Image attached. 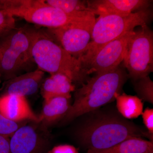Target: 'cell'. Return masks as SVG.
<instances>
[{"label":"cell","instance_id":"obj_26","mask_svg":"<svg viewBox=\"0 0 153 153\" xmlns=\"http://www.w3.org/2000/svg\"><path fill=\"white\" fill-rule=\"evenodd\" d=\"M3 10V4L2 0H0V10Z\"/></svg>","mask_w":153,"mask_h":153},{"label":"cell","instance_id":"obj_19","mask_svg":"<svg viewBox=\"0 0 153 153\" xmlns=\"http://www.w3.org/2000/svg\"><path fill=\"white\" fill-rule=\"evenodd\" d=\"M50 76L56 82L60 95L71 98V93L75 89V86L71 79L60 73L51 74Z\"/></svg>","mask_w":153,"mask_h":153},{"label":"cell","instance_id":"obj_12","mask_svg":"<svg viewBox=\"0 0 153 153\" xmlns=\"http://www.w3.org/2000/svg\"><path fill=\"white\" fill-rule=\"evenodd\" d=\"M44 71L37 69L4 81L0 88V96L14 94L25 97L33 95L41 88Z\"/></svg>","mask_w":153,"mask_h":153},{"label":"cell","instance_id":"obj_28","mask_svg":"<svg viewBox=\"0 0 153 153\" xmlns=\"http://www.w3.org/2000/svg\"><path fill=\"white\" fill-rule=\"evenodd\" d=\"M1 52H0V60H1Z\"/></svg>","mask_w":153,"mask_h":153},{"label":"cell","instance_id":"obj_9","mask_svg":"<svg viewBox=\"0 0 153 153\" xmlns=\"http://www.w3.org/2000/svg\"><path fill=\"white\" fill-rule=\"evenodd\" d=\"M49 139L46 126L40 122H28L10 137V153H43Z\"/></svg>","mask_w":153,"mask_h":153},{"label":"cell","instance_id":"obj_1","mask_svg":"<svg viewBox=\"0 0 153 153\" xmlns=\"http://www.w3.org/2000/svg\"><path fill=\"white\" fill-rule=\"evenodd\" d=\"M31 50L33 61L44 72L64 74L81 85L89 79L82 62L58 44L48 31L32 29Z\"/></svg>","mask_w":153,"mask_h":153},{"label":"cell","instance_id":"obj_5","mask_svg":"<svg viewBox=\"0 0 153 153\" xmlns=\"http://www.w3.org/2000/svg\"><path fill=\"white\" fill-rule=\"evenodd\" d=\"M32 28L13 30L0 42V77L2 81L18 76L33 61L31 54Z\"/></svg>","mask_w":153,"mask_h":153},{"label":"cell","instance_id":"obj_6","mask_svg":"<svg viewBox=\"0 0 153 153\" xmlns=\"http://www.w3.org/2000/svg\"><path fill=\"white\" fill-rule=\"evenodd\" d=\"M4 10L35 25L56 29L87 16L76 17L49 6L45 0H4Z\"/></svg>","mask_w":153,"mask_h":153},{"label":"cell","instance_id":"obj_21","mask_svg":"<svg viewBox=\"0 0 153 153\" xmlns=\"http://www.w3.org/2000/svg\"><path fill=\"white\" fill-rule=\"evenodd\" d=\"M30 121L15 122L7 119L0 113V134L10 137L19 128Z\"/></svg>","mask_w":153,"mask_h":153},{"label":"cell","instance_id":"obj_11","mask_svg":"<svg viewBox=\"0 0 153 153\" xmlns=\"http://www.w3.org/2000/svg\"><path fill=\"white\" fill-rule=\"evenodd\" d=\"M148 0H92L86 1L88 12L99 16L126 15L134 11L149 8Z\"/></svg>","mask_w":153,"mask_h":153},{"label":"cell","instance_id":"obj_7","mask_svg":"<svg viewBox=\"0 0 153 153\" xmlns=\"http://www.w3.org/2000/svg\"><path fill=\"white\" fill-rule=\"evenodd\" d=\"M124 67L134 81L149 76L153 70V33L144 25L130 39L123 59Z\"/></svg>","mask_w":153,"mask_h":153},{"label":"cell","instance_id":"obj_20","mask_svg":"<svg viewBox=\"0 0 153 153\" xmlns=\"http://www.w3.org/2000/svg\"><path fill=\"white\" fill-rule=\"evenodd\" d=\"M16 29L13 16L5 10H0V38H4Z\"/></svg>","mask_w":153,"mask_h":153},{"label":"cell","instance_id":"obj_27","mask_svg":"<svg viewBox=\"0 0 153 153\" xmlns=\"http://www.w3.org/2000/svg\"><path fill=\"white\" fill-rule=\"evenodd\" d=\"M1 82H2V81H1V77H0V84H1Z\"/></svg>","mask_w":153,"mask_h":153},{"label":"cell","instance_id":"obj_2","mask_svg":"<svg viewBox=\"0 0 153 153\" xmlns=\"http://www.w3.org/2000/svg\"><path fill=\"white\" fill-rule=\"evenodd\" d=\"M128 76L123 67L106 73L97 74L81 85L74 94V100L66 114L64 121L93 111L109 103L120 94Z\"/></svg>","mask_w":153,"mask_h":153},{"label":"cell","instance_id":"obj_18","mask_svg":"<svg viewBox=\"0 0 153 153\" xmlns=\"http://www.w3.org/2000/svg\"><path fill=\"white\" fill-rule=\"evenodd\" d=\"M135 91L141 100L153 103V82L149 76L133 81Z\"/></svg>","mask_w":153,"mask_h":153},{"label":"cell","instance_id":"obj_13","mask_svg":"<svg viewBox=\"0 0 153 153\" xmlns=\"http://www.w3.org/2000/svg\"><path fill=\"white\" fill-rule=\"evenodd\" d=\"M0 113L7 119L15 122H39V116L31 109L26 97L21 96H0Z\"/></svg>","mask_w":153,"mask_h":153},{"label":"cell","instance_id":"obj_3","mask_svg":"<svg viewBox=\"0 0 153 153\" xmlns=\"http://www.w3.org/2000/svg\"><path fill=\"white\" fill-rule=\"evenodd\" d=\"M80 143L88 150L106 149L126 140L153 135L125 119L114 115L97 117L85 122L76 131Z\"/></svg>","mask_w":153,"mask_h":153},{"label":"cell","instance_id":"obj_17","mask_svg":"<svg viewBox=\"0 0 153 153\" xmlns=\"http://www.w3.org/2000/svg\"><path fill=\"white\" fill-rule=\"evenodd\" d=\"M45 1L49 5L74 16H84L90 13L88 9L86 1L47 0Z\"/></svg>","mask_w":153,"mask_h":153},{"label":"cell","instance_id":"obj_4","mask_svg":"<svg viewBox=\"0 0 153 153\" xmlns=\"http://www.w3.org/2000/svg\"><path fill=\"white\" fill-rule=\"evenodd\" d=\"M152 18L149 8L126 15L99 16L95 19L91 41L80 58L84 67L97 51L108 42L120 37L137 26L148 25Z\"/></svg>","mask_w":153,"mask_h":153},{"label":"cell","instance_id":"obj_22","mask_svg":"<svg viewBox=\"0 0 153 153\" xmlns=\"http://www.w3.org/2000/svg\"><path fill=\"white\" fill-rule=\"evenodd\" d=\"M40 88L41 95L44 100L54 97L61 96L56 82L51 76L47 77L42 82Z\"/></svg>","mask_w":153,"mask_h":153},{"label":"cell","instance_id":"obj_23","mask_svg":"<svg viewBox=\"0 0 153 153\" xmlns=\"http://www.w3.org/2000/svg\"><path fill=\"white\" fill-rule=\"evenodd\" d=\"M142 117L144 123L147 128L148 133L150 134H153V109L147 108L142 113Z\"/></svg>","mask_w":153,"mask_h":153},{"label":"cell","instance_id":"obj_24","mask_svg":"<svg viewBox=\"0 0 153 153\" xmlns=\"http://www.w3.org/2000/svg\"><path fill=\"white\" fill-rule=\"evenodd\" d=\"M48 153H78L76 148L69 145H60L54 147Z\"/></svg>","mask_w":153,"mask_h":153},{"label":"cell","instance_id":"obj_8","mask_svg":"<svg viewBox=\"0 0 153 153\" xmlns=\"http://www.w3.org/2000/svg\"><path fill=\"white\" fill-rule=\"evenodd\" d=\"M95 19V15L89 13L79 20L47 31L63 49L80 60L91 40Z\"/></svg>","mask_w":153,"mask_h":153},{"label":"cell","instance_id":"obj_15","mask_svg":"<svg viewBox=\"0 0 153 153\" xmlns=\"http://www.w3.org/2000/svg\"><path fill=\"white\" fill-rule=\"evenodd\" d=\"M87 153H153V142L134 137L106 149L88 150Z\"/></svg>","mask_w":153,"mask_h":153},{"label":"cell","instance_id":"obj_10","mask_svg":"<svg viewBox=\"0 0 153 153\" xmlns=\"http://www.w3.org/2000/svg\"><path fill=\"white\" fill-rule=\"evenodd\" d=\"M134 31H130L102 47L86 65L88 74L106 73L120 66L123 61L128 41Z\"/></svg>","mask_w":153,"mask_h":153},{"label":"cell","instance_id":"obj_14","mask_svg":"<svg viewBox=\"0 0 153 153\" xmlns=\"http://www.w3.org/2000/svg\"><path fill=\"white\" fill-rule=\"evenodd\" d=\"M70 99L58 96L44 100L39 122L47 127L64 117L71 105Z\"/></svg>","mask_w":153,"mask_h":153},{"label":"cell","instance_id":"obj_25","mask_svg":"<svg viewBox=\"0 0 153 153\" xmlns=\"http://www.w3.org/2000/svg\"><path fill=\"white\" fill-rule=\"evenodd\" d=\"M0 153H10V137L0 134Z\"/></svg>","mask_w":153,"mask_h":153},{"label":"cell","instance_id":"obj_16","mask_svg":"<svg viewBox=\"0 0 153 153\" xmlns=\"http://www.w3.org/2000/svg\"><path fill=\"white\" fill-rule=\"evenodd\" d=\"M115 100L117 108L120 113L125 118H136L143 112V103L140 99L135 96L117 94Z\"/></svg>","mask_w":153,"mask_h":153}]
</instances>
